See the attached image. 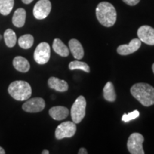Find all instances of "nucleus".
<instances>
[{"instance_id":"nucleus-2","label":"nucleus","mask_w":154,"mask_h":154,"mask_svg":"<svg viewBox=\"0 0 154 154\" xmlns=\"http://www.w3.org/2000/svg\"><path fill=\"white\" fill-rule=\"evenodd\" d=\"M96 15L100 24L111 27L116 22V11L112 4L107 2H102L98 5L96 9Z\"/></svg>"},{"instance_id":"nucleus-30","label":"nucleus","mask_w":154,"mask_h":154,"mask_svg":"<svg viewBox=\"0 0 154 154\" xmlns=\"http://www.w3.org/2000/svg\"><path fill=\"white\" fill-rule=\"evenodd\" d=\"M1 38H2V36L0 35V39H1Z\"/></svg>"},{"instance_id":"nucleus-9","label":"nucleus","mask_w":154,"mask_h":154,"mask_svg":"<svg viewBox=\"0 0 154 154\" xmlns=\"http://www.w3.org/2000/svg\"><path fill=\"white\" fill-rule=\"evenodd\" d=\"M45 108V101L42 98L36 97L27 99L22 105V109L28 113H38Z\"/></svg>"},{"instance_id":"nucleus-21","label":"nucleus","mask_w":154,"mask_h":154,"mask_svg":"<svg viewBox=\"0 0 154 154\" xmlns=\"http://www.w3.org/2000/svg\"><path fill=\"white\" fill-rule=\"evenodd\" d=\"M14 5V0H0V14L5 16L9 14Z\"/></svg>"},{"instance_id":"nucleus-13","label":"nucleus","mask_w":154,"mask_h":154,"mask_svg":"<svg viewBox=\"0 0 154 154\" xmlns=\"http://www.w3.org/2000/svg\"><path fill=\"white\" fill-rule=\"evenodd\" d=\"M48 86L50 88L59 92H65L69 89L68 83L64 80H61L57 77H50L48 80Z\"/></svg>"},{"instance_id":"nucleus-15","label":"nucleus","mask_w":154,"mask_h":154,"mask_svg":"<svg viewBox=\"0 0 154 154\" xmlns=\"http://www.w3.org/2000/svg\"><path fill=\"white\" fill-rule=\"evenodd\" d=\"M13 66L19 72L26 73L29 71L30 64L28 60L24 57L18 56L13 59Z\"/></svg>"},{"instance_id":"nucleus-6","label":"nucleus","mask_w":154,"mask_h":154,"mask_svg":"<svg viewBox=\"0 0 154 154\" xmlns=\"http://www.w3.org/2000/svg\"><path fill=\"white\" fill-rule=\"evenodd\" d=\"M76 132V126L74 122L65 121L57 127L55 131V136L58 140L65 138H72Z\"/></svg>"},{"instance_id":"nucleus-10","label":"nucleus","mask_w":154,"mask_h":154,"mask_svg":"<svg viewBox=\"0 0 154 154\" xmlns=\"http://www.w3.org/2000/svg\"><path fill=\"white\" fill-rule=\"evenodd\" d=\"M137 35L141 42L148 45H154V29L148 25H143L138 28Z\"/></svg>"},{"instance_id":"nucleus-11","label":"nucleus","mask_w":154,"mask_h":154,"mask_svg":"<svg viewBox=\"0 0 154 154\" xmlns=\"http://www.w3.org/2000/svg\"><path fill=\"white\" fill-rule=\"evenodd\" d=\"M141 46V41L139 38H134L128 44H122L117 48V52L120 55H129L138 51Z\"/></svg>"},{"instance_id":"nucleus-4","label":"nucleus","mask_w":154,"mask_h":154,"mask_svg":"<svg viewBox=\"0 0 154 154\" xmlns=\"http://www.w3.org/2000/svg\"><path fill=\"white\" fill-rule=\"evenodd\" d=\"M86 101L83 96H79L74 101L71 109V116L73 122L79 124L86 115Z\"/></svg>"},{"instance_id":"nucleus-7","label":"nucleus","mask_w":154,"mask_h":154,"mask_svg":"<svg viewBox=\"0 0 154 154\" xmlns=\"http://www.w3.org/2000/svg\"><path fill=\"white\" fill-rule=\"evenodd\" d=\"M51 56V49L47 42H42L36 47L34 53V60L38 64H45L49 61Z\"/></svg>"},{"instance_id":"nucleus-23","label":"nucleus","mask_w":154,"mask_h":154,"mask_svg":"<svg viewBox=\"0 0 154 154\" xmlns=\"http://www.w3.org/2000/svg\"><path fill=\"white\" fill-rule=\"evenodd\" d=\"M139 115H140L139 111L137 110H135L131 113H124V114L123 115L122 119H122V121H124V122L127 123L128 122V121L134 120V119H136V118H138V117L139 116Z\"/></svg>"},{"instance_id":"nucleus-12","label":"nucleus","mask_w":154,"mask_h":154,"mask_svg":"<svg viewBox=\"0 0 154 154\" xmlns=\"http://www.w3.org/2000/svg\"><path fill=\"white\" fill-rule=\"evenodd\" d=\"M49 113L50 116L53 119L57 121H61L68 116L69 114V111L66 107L57 106L51 108L49 109Z\"/></svg>"},{"instance_id":"nucleus-26","label":"nucleus","mask_w":154,"mask_h":154,"mask_svg":"<svg viewBox=\"0 0 154 154\" xmlns=\"http://www.w3.org/2000/svg\"><path fill=\"white\" fill-rule=\"evenodd\" d=\"M22 1L23 2V3L26 4V5H28V4H30L31 2H32L34 0H22Z\"/></svg>"},{"instance_id":"nucleus-25","label":"nucleus","mask_w":154,"mask_h":154,"mask_svg":"<svg viewBox=\"0 0 154 154\" xmlns=\"http://www.w3.org/2000/svg\"><path fill=\"white\" fill-rule=\"evenodd\" d=\"M79 154H87L88 153V151L86 149H84V148H81L79 149V151L78 152Z\"/></svg>"},{"instance_id":"nucleus-19","label":"nucleus","mask_w":154,"mask_h":154,"mask_svg":"<svg viewBox=\"0 0 154 154\" xmlns=\"http://www.w3.org/2000/svg\"><path fill=\"white\" fill-rule=\"evenodd\" d=\"M4 38L6 45L9 48L14 47L17 43V36L15 32L11 29H8L5 32Z\"/></svg>"},{"instance_id":"nucleus-20","label":"nucleus","mask_w":154,"mask_h":154,"mask_svg":"<svg viewBox=\"0 0 154 154\" xmlns=\"http://www.w3.org/2000/svg\"><path fill=\"white\" fill-rule=\"evenodd\" d=\"M34 37L31 34H24L20 36L18 40V44L19 47L22 49H30L33 46L34 44Z\"/></svg>"},{"instance_id":"nucleus-22","label":"nucleus","mask_w":154,"mask_h":154,"mask_svg":"<svg viewBox=\"0 0 154 154\" xmlns=\"http://www.w3.org/2000/svg\"><path fill=\"white\" fill-rule=\"evenodd\" d=\"M69 68L70 70H82L83 72L89 73L90 68L87 63L83 61H74L69 63Z\"/></svg>"},{"instance_id":"nucleus-14","label":"nucleus","mask_w":154,"mask_h":154,"mask_svg":"<svg viewBox=\"0 0 154 154\" xmlns=\"http://www.w3.org/2000/svg\"><path fill=\"white\" fill-rule=\"evenodd\" d=\"M69 47L70 51L75 59L79 60L84 57V51L79 41H78L76 38H72L69 42Z\"/></svg>"},{"instance_id":"nucleus-16","label":"nucleus","mask_w":154,"mask_h":154,"mask_svg":"<svg viewBox=\"0 0 154 154\" xmlns=\"http://www.w3.org/2000/svg\"><path fill=\"white\" fill-rule=\"evenodd\" d=\"M26 13L24 9L19 8L14 11L12 17V23L16 27H22L26 21Z\"/></svg>"},{"instance_id":"nucleus-3","label":"nucleus","mask_w":154,"mask_h":154,"mask_svg":"<svg viewBox=\"0 0 154 154\" xmlns=\"http://www.w3.org/2000/svg\"><path fill=\"white\" fill-rule=\"evenodd\" d=\"M8 92L15 100L25 101L31 97L32 90L28 82L25 81H15L9 84Z\"/></svg>"},{"instance_id":"nucleus-5","label":"nucleus","mask_w":154,"mask_h":154,"mask_svg":"<svg viewBox=\"0 0 154 154\" xmlns=\"http://www.w3.org/2000/svg\"><path fill=\"white\" fill-rule=\"evenodd\" d=\"M144 138L139 133H133L128 138L127 142V148L131 154H144L143 149Z\"/></svg>"},{"instance_id":"nucleus-18","label":"nucleus","mask_w":154,"mask_h":154,"mask_svg":"<svg viewBox=\"0 0 154 154\" xmlns=\"http://www.w3.org/2000/svg\"><path fill=\"white\" fill-rule=\"evenodd\" d=\"M103 97L106 101L109 102H113L116 99V94L115 92L114 86L113 83L109 82L104 86L103 89Z\"/></svg>"},{"instance_id":"nucleus-1","label":"nucleus","mask_w":154,"mask_h":154,"mask_svg":"<svg viewBox=\"0 0 154 154\" xmlns=\"http://www.w3.org/2000/svg\"><path fill=\"white\" fill-rule=\"evenodd\" d=\"M131 94L144 106L154 104V87L147 83H137L131 88Z\"/></svg>"},{"instance_id":"nucleus-17","label":"nucleus","mask_w":154,"mask_h":154,"mask_svg":"<svg viewBox=\"0 0 154 154\" xmlns=\"http://www.w3.org/2000/svg\"><path fill=\"white\" fill-rule=\"evenodd\" d=\"M52 47L54 51H55L57 54L63 57H68L69 54V49L68 47L63 43V42L61 41L59 38H55L53 42Z\"/></svg>"},{"instance_id":"nucleus-24","label":"nucleus","mask_w":154,"mask_h":154,"mask_svg":"<svg viewBox=\"0 0 154 154\" xmlns=\"http://www.w3.org/2000/svg\"><path fill=\"white\" fill-rule=\"evenodd\" d=\"M124 3L130 6H135L139 3L140 0H123Z\"/></svg>"},{"instance_id":"nucleus-28","label":"nucleus","mask_w":154,"mask_h":154,"mask_svg":"<svg viewBox=\"0 0 154 154\" xmlns=\"http://www.w3.org/2000/svg\"><path fill=\"white\" fill-rule=\"evenodd\" d=\"M42 154H49V151H47V150H44V151L42 152Z\"/></svg>"},{"instance_id":"nucleus-29","label":"nucleus","mask_w":154,"mask_h":154,"mask_svg":"<svg viewBox=\"0 0 154 154\" xmlns=\"http://www.w3.org/2000/svg\"><path fill=\"white\" fill-rule=\"evenodd\" d=\"M152 70H153V72L154 74V63H153V65H152Z\"/></svg>"},{"instance_id":"nucleus-8","label":"nucleus","mask_w":154,"mask_h":154,"mask_svg":"<svg viewBox=\"0 0 154 154\" xmlns=\"http://www.w3.org/2000/svg\"><path fill=\"white\" fill-rule=\"evenodd\" d=\"M51 10V4L49 0H39L33 9V14L36 19H44L49 16Z\"/></svg>"},{"instance_id":"nucleus-27","label":"nucleus","mask_w":154,"mask_h":154,"mask_svg":"<svg viewBox=\"0 0 154 154\" xmlns=\"http://www.w3.org/2000/svg\"><path fill=\"white\" fill-rule=\"evenodd\" d=\"M5 149H4L3 148H2L1 146H0V154H5Z\"/></svg>"}]
</instances>
